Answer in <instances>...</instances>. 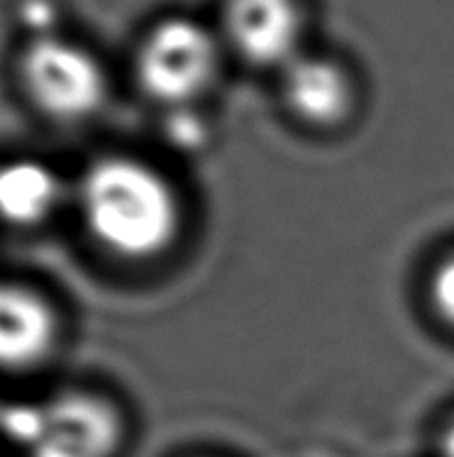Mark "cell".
I'll list each match as a JSON object with an SVG mask.
<instances>
[{
	"instance_id": "cell-1",
	"label": "cell",
	"mask_w": 454,
	"mask_h": 457,
	"mask_svg": "<svg viewBox=\"0 0 454 457\" xmlns=\"http://www.w3.org/2000/svg\"><path fill=\"white\" fill-rule=\"evenodd\" d=\"M88 235L120 260H152L167 253L181 230L177 191L157 169L132 157L95 159L78 184Z\"/></svg>"
},
{
	"instance_id": "cell-2",
	"label": "cell",
	"mask_w": 454,
	"mask_h": 457,
	"mask_svg": "<svg viewBox=\"0 0 454 457\" xmlns=\"http://www.w3.org/2000/svg\"><path fill=\"white\" fill-rule=\"evenodd\" d=\"M20 81L29 103L54 122L91 118L108 96L98 59L69 39L42 35L20 56Z\"/></svg>"
},
{
	"instance_id": "cell-3",
	"label": "cell",
	"mask_w": 454,
	"mask_h": 457,
	"mask_svg": "<svg viewBox=\"0 0 454 457\" xmlns=\"http://www.w3.org/2000/svg\"><path fill=\"white\" fill-rule=\"evenodd\" d=\"M220 69V47L210 29L188 18H169L149 29L137 54L142 91L171 111L203 96Z\"/></svg>"
},
{
	"instance_id": "cell-4",
	"label": "cell",
	"mask_w": 454,
	"mask_h": 457,
	"mask_svg": "<svg viewBox=\"0 0 454 457\" xmlns=\"http://www.w3.org/2000/svg\"><path fill=\"white\" fill-rule=\"evenodd\" d=\"M122 419L101 394L69 389L39 402L28 457H115Z\"/></svg>"
},
{
	"instance_id": "cell-5",
	"label": "cell",
	"mask_w": 454,
	"mask_h": 457,
	"mask_svg": "<svg viewBox=\"0 0 454 457\" xmlns=\"http://www.w3.org/2000/svg\"><path fill=\"white\" fill-rule=\"evenodd\" d=\"M59 313L45 294L29 284L0 279V372L37 370L59 345Z\"/></svg>"
},
{
	"instance_id": "cell-6",
	"label": "cell",
	"mask_w": 454,
	"mask_h": 457,
	"mask_svg": "<svg viewBox=\"0 0 454 457\" xmlns=\"http://www.w3.org/2000/svg\"><path fill=\"white\" fill-rule=\"evenodd\" d=\"M225 35L252 64L284 69L301 54L303 15L296 0H227Z\"/></svg>"
},
{
	"instance_id": "cell-7",
	"label": "cell",
	"mask_w": 454,
	"mask_h": 457,
	"mask_svg": "<svg viewBox=\"0 0 454 457\" xmlns=\"http://www.w3.org/2000/svg\"><path fill=\"white\" fill-rule=\"evenodd\" d=\"M281 88L293 115L316 128H330L352 108V84L343 66L318 54H301L281 69Z\"/></svg>"
},
{
	"instance_id": "cell-8",
	"label": "cell",
	"mask_w": 454,
	"mask_h": 457,
	"mask_svg": "<svg viewBox=\"0 0 454 457\" xmlns=\"http://www.w3.org/2000/svg\"><path fill=\"white\" fill-rule=\"evenodd\" d=\"M62 179L45 162L29 157L0 162V223L18 230L45 225L62 204Z\"/></svg>"
},
{
	"instance_id": "cell-9",
	"label": "cell",
	"mask_w": 454,
	"mask_h": 457,
	"mask_svg": "<svg viewBox=\"0 0 454 457\" xmlns=\"http://www.w3.org/2000/svg\"><path fill=\"white\" fill-rule=\"evenodd\" d=\"M427 296H430L433 311L440 316V320H445L447 326L454 328V254L445 257L430 274Z\"/></svg>"
},
{
	"instance_id": "cell-10",
	"label": "cell",
	"mask_w": 454,
	"mask_h": 457,
	"mask_svg": "<svg viewBox=\"0 0 454 457\" xmlns=\"http://www.w3.org/2000/svg\"><path fill=\"white\" fill-rule=\"evenodd\" d=\"M167 135L178 150H198L205 142V125L188 108H174L167 122Z\"/></svg>"
},
{
	"instance_id": "cell-11",
	"label": "cell",
	"mask_w": 454,
	"mask_h": 457,
	"mask_svg": "<svg viewBox=\"0 0 454 457\" xmlns=\"http://www.w3.org/2000/svg\"><path fill=\"white\" fill-rule=\"evenodd\" d=\"M440 457H454V419L440 438Z\"/></svg>"
},
{
	"instance_id": "cell-12",
	"label": "cell",
	"mask_w": 454,
	"mask_h": 457,
	"mask_svg": "<svg viewBox=\"0 0 454 457\" xmlns=\"http://www.w3.org/2000/svg\"><path fill=\"white\" fill-rule=\"evenodd\" d=\"M0 406H3V402H0Z\"/></svg>"
}]
</instances>
